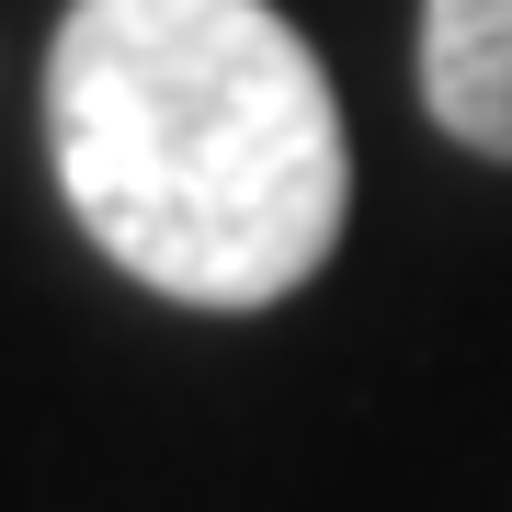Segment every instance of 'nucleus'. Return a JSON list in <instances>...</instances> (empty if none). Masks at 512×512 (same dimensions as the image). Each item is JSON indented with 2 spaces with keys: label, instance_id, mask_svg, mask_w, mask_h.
Here are the masks:
<instances>
[{
  "label": "nucleus",
  "instance_id": "f257e3e1",
  "mask_svg": "<svg viewBox=\"0 0 512 512\" xmlns=\"http://www.w3.org/2000/svg\"><path fill=\"white\" fill-rule=\"evenodd\" d=\"M46 160L69 217L183 308H274L353 217L342 103L274 0H69Z\"/></svg>",
  "mask_w": 512,
  "mask_h": 512
},
{
  "label": "nucleus",
  "instance_id": "f03ea898",
  "mask_svg": "<svg viewBox=\"0 0 512 512\" xmlns=\"http://www.w3.org/2000/svg\"><path fill=\"white\" fill-rule=\"evenodd\" d=\"M421 103L456 148L512 160V0H421Z\"/></svg>",
  "mask_w": 512,
  "mask_h": 512
}]
</instances>
